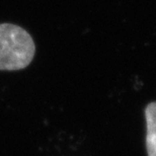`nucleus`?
<instances>
[{"instance_id": "nucleus-1", "label": "nucleus", "mask_w": 156, "mask_h": 156, "mask_svg": "<svg viewBox=\"0 0 156 156\" xmlns=\"http://www.w3.org/2000/svg\"><path fill=\"white\" fill-rule=\"evenodd\" d=\"M35 53V42L26 30L13 23H0V71L24 69Z\"/></svg>"}, {"instance_id": "nucleus-2", "label": "nucleus", "mask_w": 156, "mask_h": 156, "mask_svg": "<svg viewBox=\"0 0 156 156\" xmlns=\"http://www.w3.org/2000/svg\"><path fill=\"white\" fill-rule=\"evenodd\" d=\"M146 149L148 156H156V101L150 102L145 108Z\"/></svg>"}]
</instances>
